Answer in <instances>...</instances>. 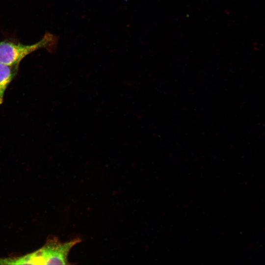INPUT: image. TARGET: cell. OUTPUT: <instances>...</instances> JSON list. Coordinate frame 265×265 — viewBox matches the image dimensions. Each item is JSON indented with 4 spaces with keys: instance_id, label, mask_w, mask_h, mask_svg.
Here are the masks:
<instances>
[{
    "instance_id": "6da1fadb",
    "label": "cell",
    "mask_w": 265,
    "mask_h": 265,
    "mask_svg": "<svg viewBox=\"0 0 265 265\" xmlns=\"http://www.w3.org/2000/svg\"><path fill=\"white\" fill-rule=\"evenodd\" d=\"M80 238L61 242L56 238H49L37 251L17 258H6V265H68V256L72 247L80 242Z\"/></svg>"
},
{
    "instance_id": "7a4b0ae2",
    "label": "cell",
    "mask_w": 265,
    "mask_h": 265,
    "mask_svg": "<svg viewBox=\"0 0 265 265\" xmlns=\"http://www.w3.org/2000/svg\"><path fill=\"white\" fill-rule=\"evenodd\" d=\"M59 38L58 36L47 32L39 41L31 45L2 41L0 42V62L8 65H19L25 57L41 49L51 53H55Z\"/></svg>"
},
{
    "instance_id": "3957f363",
    "label": "cell",
    "mask_w": 265,
    "mask_h": 265,
    "mask_svg": "<svg viewBox=\"0 0 265 265\" xmlns=\"http://www.w3.org/2000/svg\"><path fill=\"white\" fill-rule=\"evenodd\" d=\"M18 68L19 65H8L0 62V100L2 102L5 90L17 74Z\"/></svg>"
},
{
    "instance_id": "277c9868",
    "label": "cell",
    "mask_w": 265,
    "mask_h": 265,
    "mask_svg": "<svg viewBox=\"0 0 265 265\" xmlns=\"http://www.w3.org/2000/svg\"><path fill=\"white\" fill-rule=\"evenodd\" d=\"M2 101L0 100V105L2 103Z\"/></svg>"
}]
</instances>
